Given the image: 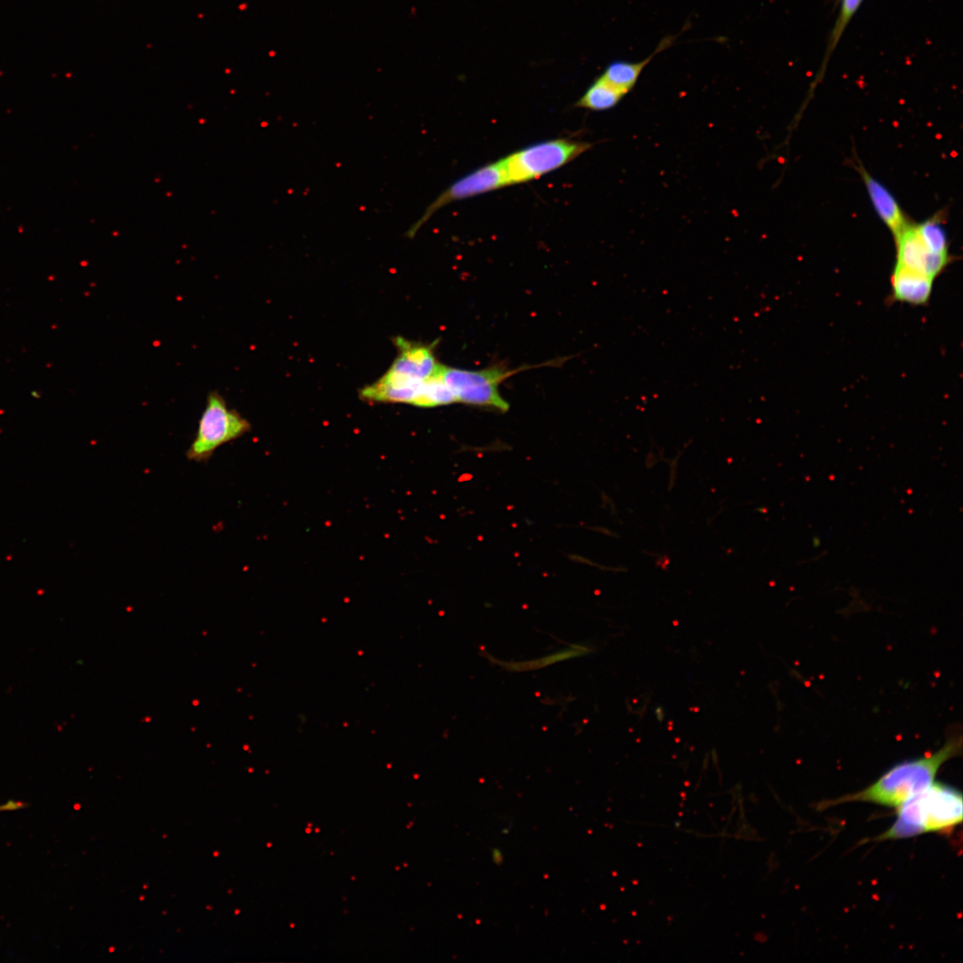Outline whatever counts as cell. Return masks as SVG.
<instances>
[{"mask_svg": "<svg viewBox=\"0 0 963 963\" xmlns=\"http://www.w3.org/2000/svg\"><path fill=\"white\" fill-rule=\"evenodd\" d=\"M961 748V736L955 735L938 750L893 766L864 790L843 797L838 802H867L898 808L929 786L942 765L959 755Z\"/></svg>", "mask_w": 963, "mask_h": 963, "instance_id": "1", "label": "cell"}, {"mask_svg": "<svg viewBox=\"0 0 963 963\" xmlns=\"http://www.w3.org/2000/svg\"><path fill=\"white\" fill-rule=\"evenodd\" d=\"M897 809L895 822L877 840L902 839L953 827L962 820L963 799L954 787L933 782Z\"/></svg>", "mask_w": 963, "mask_h": 963, "instance_id": "2", "label": "cell"}, {"mask_svg": "<svg viewBox=\"0 0 963 963\" xmlns=\"http://www.w3.org/2000/svg\"><path fill=\"white\" fill-rule=\"evenodd\" d=\"M250 430L248 420L236 409L231 408L219 391H211L207 395L195 435L185 457L195 463L208 462L218 449L241 438Z\"/></svg>", "mask_w": 963, "mask_h": 963, "instance_id": "3", "label": "cell"}, {"mask_svg": "<svg viewBox=\"0 0 963 963\" xmlns=\"http://www.w3.org/2000/svg\"><path fill=\"white\" fill-rule=\"evenodd\" d=\"M592 144L569 139L537 143L500 160L509 185L518 184L554 171L572 161Z\"/></svg>", "mask_w": 963, "mask_h": 963, "instance_id": "4", "label": "cell"}, {"mask_svg": "<svg viewBox=\"0 0 963 963\" xmlns=\"http://www.w3.org/2000/svg\"><path fill=\"white\" fill-rule=\"evenodd\" d=\"M509 185L501 160L482 166L456 180L444 190L406 232L405 236L413 238L431 217L449 203Z\"/></svg>", "mask_w": 963, "mask_h": 963, "instance_id": "5", "label": "cell"}, {"mask_svg": "<svg viewBox=\"0 0 963 963\" xmlns=\"http://www.w3.org/2000/svg\"><path fill=\"white\" fill-rule=\"evenodd\" d=\"M896 264L934 279L950 263V254H939L927 249L920 239L915 223L910 222L894 236Z\"/></svg>", "mask_w": 963, "mask_h": 963, "instance_id": "6", "label": "cell"}, {"mask_svg": "<svg viewBox=\"0 0 963 963\" xmlns=\"http://www.w3.org/2000/svg\"><path fill=\"white\" fill-rule=\"evenodd\" d=\"M394 343L398 349V356L389 371L419 381H424L435 373L440 363L430 346L413 342L403 337H396Z\"/></svg>", "mask_w": 963, "mask_h": 963, "instance_id": "7", "label": "cell"}, {"mask_svg": "<svg viewBox=\"0 0 963 963\" xmlns=\"http://www.w3.org/2000/svg\"><path fill=\"white\" fill-rule=\"evenodd\" d=\"M424 382L387 370L376 382L364 387L359 394L365 400L407 403L415 406Z\"/></svg>", "mask_w": 963, "mask_h": 963, "instance_id": "8", "label": "cell"}, {"mask_svg": "<svg viewBox=\"0 0 963 963\" xmlns=\"http://www.w3.org/2000/svg\"><path fill=\"white\" fill-rule=\"evenodd\" d=\"M856 169L864 182L870 202L877 214L891 231L893 237L896 236L910 223V221L908 219L891 192L883 184L873 177L861 163H858Z\"/></svg>", "mask_w": 963, "mask_h": 963, "instance_id": "9", "label": "cell"}, {"mask_svg": "<svg viewBox=\"0 0 963 963\" xmlns=\"http://www.w3.org/2000/svg\"><path fill=\"white\" fill-rule=\"evenodd\" d=\"M934 280L895 264L891 276L893 299L912 305H925L930 298Z\"/></svg>", "mask_w": 963, "mask_h": 963, "instance_id": "10", "label": "cell"}, {"mask_svg": "<svg viewBox=\"0 0 963 963\" xmlns=\"http://www.w3.org/2000/svg\"><path fill=\"white\" fill-rule=\"evenodd\" d=\"M676 38V36L665 37L658 44L656 49L642 61L612 62L606 66L600 77L626 95L635 86L646 66L649 64L655 55L671 46Z\"/></svg>", "mask_w": 963, "mask_h": 963, "instance_id": "11", "label": "cell"}, {"mask_svg": "<svg viewBox=\"0 0 963 963\" xmlns=\"http://www.w3.org/2000/svg\"><path fill=\"white\" fill-rule=\"evenodd\" d=\"M512 374L498 366L479 371H470L439 365V374L445 384L455 393L457 391L488 383L499 384Z\"/></svg>", "mask_w": 963, "mask_h": 963, "instance_id": "12", "label": "cell"}, {"mask_svg": "<svg viewBox=\"0 0 963 963\" xmlns=\"http://www.w3.org/2000/svg\"><path fill=\"white\" fill-rule=\"evenodd\" d=\"M625 95L600 76L588 87L576 105L601 111L615 107Z\"/></svg>", "mask_w": 963, "mask_h": 963, "instance_id": "13", "label": "cell"}, {"mask_svg": "<svg viewBox=\"0 0 963 963\" xmlns=\"http://www.w3.org/2000/svg\"><path fill=\"white\" fill-rule=\"evenodd\" d=\"M498 383H488L474 387L465 388L454 393L457 402L465 404L492 407L500 411L508 409V403L499 393Z\"/></svg>", "mask_w": 963, "mask_h": 963, "instance_id": "14", "label": "cell"}, {"mask_svg": "<svg viewBox=\"0 0 963 963\" xmlns=\"http://www.w3.org/2000/svg\"><path fill=\"white\" fill-rule=\"evenodd\" d=\"M440 365V364H439ZM457 402L452 391L445 384L439 374V366L435 373L424 380L416 407H438Z\"/></svg>", "mask_w": 963, "mask_h": 963, "instance_id": "15", "label": "cell"}, {"mask_svg": "<svg viewBox=\"0 0 963 963\" xmlns=\"http://www.w3.org/2000/svg\"><path fill=\"white\" fill-rule=\"evenodd\" d=\"M916 230L929 251L939 254H949V243L946 231L942 225L941 215L915 224Z\"/></svg>", "mask_w": 963, "mask_h": 963, "instance_id": "16", "label": "cell"}, {"mask_svg": "<svg viewBox=\"0 0 963 963\" xmlns=\"http://www.w3.org/2000/svg\"><path fill=\"white\" fill-rule=\"evenodd\" d=\"M590 651L589 648L582 646H572V647L564 649L563 651L555 653L553 654L527 662V663H500L506 669L512 671H523L527 670H533L545 667L552 664L556 662L566 660L579 655H583Z\"/></svg>", "mask_w": 963, "mask_h": 963, "instance_id": "17", "label": "cell"}, {"mask_svg": "<svg viewBox=\"0 0 963 963\" xmlns=\"http://www.w3.org/2000/svg\"><path fill=\"white\" fill-rule=\"evenodd\" d=\"M863 0H842L841 8L838 18L836 20L831 38L829 41V47L827 49V54L826 57H829L831 52L838 43L844 29L849 23L852 17L854 15L858 8Z\"/></svg>", "mask_w": 963, "mask_h": 963, "instance_id": "18", "label": "cell"}, {"mask_svg": "<svg viewBox=\"0 0 963 963\" xmlns=\"http://www.w3.org/2000/svg\"><path fill=\"white\" fill-rule=\"evenodd\" d=\"M23 807V803L21 802L8 801L5 803L0 804V811H13Z\"/></svg>", "mask_w": 963, "mask_h": 963, "instance_id": "19", "label": "cell"}]
</instances>
